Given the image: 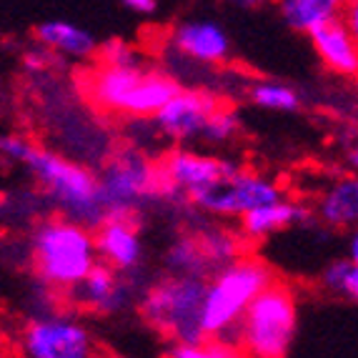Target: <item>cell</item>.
Masks as SVG:
<instances>
[{
	"label": "cell",
	"mask_w": 358,
	"mask_h": 358,
	"mask_svg": "<svg viewBox=\"0 0 358 358\" xmlns=\"http://www.w3.org/2000/svg\"><path fill=\"white\" fill-rule=\"evenodd\" d=\"M0 150L8 161L18 163L28 171L41 196L53 206L58 215H66L93 231L108 218L101 176L88 166L73 161L68 155H60L53 148L33 143L18 133L3 136Z\"/></svg>",
	"instance_id": "cell-1"
},
{
	"label": "cell",
	"mask_w": 358,
	"mask_h": 358,
	"mask_svg": "<svg viewBox=\"0 0 358 358\" xmlns=\"http://www.w3.org/2000/svg\"><path fill=\"white\" fill-rule=\"evenodd\" d=\"M25 245L30 268L50 291L73 293L101 263L93 228L58 213L38 218Z\"/></svg>",
	"instance_id": "cell-2"
},
{
	"label": "cell",
	"mask_w": 358,
	"mask_h": 358,
	"mask_svg": "<svg viewBox=\"0 0 358 358\" xmlns=\"http://www.w3.org/2000/svg\"><path fill=\"white\" fill-rule=\"evenodd\" d=\"M183 85L161 68H108L96 66L83 76V93L103 113L120 118L153 120Z\"/></svg>",
	"instance_id": "cell-3"
},
{
	"label": "cell",
	"mask_w": 358,
	"mask_h": 358,
	"mask_svg": "<svg viewBox=\"0 0 358 358\" xmlns=\"http://www.w3.org/2000/svg\"><path fill=\"white\" fill-rule=\"evenodd\" d=\"M206 278L161 273L148 281L138 296L136 310L145 326L171 343H196L206 341L203 303Z\"/></svg>",
	"instance_id": "cell-4"
},
{
	"label": "cell",
	"mask_w": 358,
	"mask_h": 358,
	"mask_svg": "<svg viewBox=\"0 0 358 358\" xmlns=\"http://www.w3.org/2000/svg\"><path fill=\"white\" fill-rule=\"evenodd\" d=\"M273 281L275 275L268 263L251 253L210 275L203 303L206 338L233 341L248 308Z\"/></svg>",
	"instance_id": "cell-5"
},
{
	"label": "cell",
	"mask_w": 358,
	"mask_h": 358,
	"mask_svg": "<svg viewBox=\"0 0 358 358\" xmlns=\"http://www.w3.org/2000/svg\"><path fill=\"white\" fill-rule=\"evenodd\" d=\"M299 293L291 283L273 281L248 308L233 341L245 358H288L299 334Z\"/></svg>",
	"instance_id": "cell-6"
},
{
	"label": "cell",
	"mask_w": 358,
	"mask_h": 358,
	"mask_svg": "<svg viewBox=\"0 0 358 358\" xmlns=\"http://www.w3.org/2000/svg\"><path fill=\"white\" fill-rule=\"evenodd\" d=\"M103 201L108 218L110 215H131L138 218L141 210L161 201H178L163 176L161 161L143 150L120 148L106 161L101 173Z\"/></svg>",
	"instance_id": "cell-7"
},
{
	"label": "cell",
	"mask_w": 358,
	"mask_h": 358,
	"mask_svg": "<svg viewBox=\"0 0 358 358\" xmlns=\"http://www.w3.org/2000/svg\"><path fill=\"white\" fill-rule=\"evenodd\" d=\"M18 358H96V338L73 310H45L25 318L15 336Z\"/></svg>",
	"instance_id": "cell-8"
},
{
	"label": "cell",
	"mask_w": 358,
	"mask_h": 358,
	"mask_svg": "<svg viewBox=\"0 0 358 358\" xmlns=\"http://www.w3.org/2000/svg\"><path fill=\"white\" fill-rule=\"evenodd\" d=\"M281 198H286L281 183L266 178L258 171L241 168L238 173L223 180L221 185L191 198L188 206H193L198 213L203 218H210V221H233V218L241 221L251 210L275 203Z\"/></svg>",
	"instance_id": "cell-9"
},
{
	"label": "cell",
	"mask_w": 358,
	"mask_h": 358,
	"mask_svg": "<svg viewBox=\"0 0 358 358\" xmlns=\"http://www.w3.org/2000/svg\"><path fill=\"white\" fill-rule=\"evenodd\" d=\"M163 176H166L171 191L178 201H191L201 193L221 185L231 176L241 171L236 161H228L221 155L196 150L191 145H176L161 158Z\"/></svg>",
	"instance_id": "cell-10"
},
{
	"label": "cell",
	"mask_w": 358,
	"mask_h": 358,
	"mask_svg": "<svg viewBox=\"0 0 358 358\" xmlns=\"http://www.w3.org/2000/svg\"><path fill=\"white\" fill-rule=\"evenodd\" d=\"M221 98L206 88H180V93L155 115V133L176 145H188L193 141H203L208 120L218 113Z\"/></svg>",
	"instance_id": "cell-11"
},
{
	"label": "cell",
	"mask_w": 358,
	"mask_h": 358,
	"mask_svg": "<svg viewBox=\"0 0 358 358\" xmlns=\"http://www.w3.org/2000/svg\"><path fill=\"white\" fill-rule=\"evenodd\" d=\"M141 291H143V286H138L133 275H123L98 263L71 296L73 303L96 313V316H115V313H123L133 303H138Z\"/></svg>",
	"instance_id": "cell-12"
},
{
	"label": "cell",
	"mask_w": 358,
	"mask_h": 358,
	"mask_svg": "<svg viewBox=\"0 0 358 358\" xmlns=\"http://www.w3.org/2000/svg\"><path fill=\"white\" fill-rule=\"evenodd\" d=\"M93 233H96V248L103 266L136 278V273L145 263V243L138 218L110 215Z\"/></svg>",
	"instance_id": "cell-13"
},
{
	"label": "cell",
	"mask_w": 358,
	"mask_h": 358,
	"mask_svg": "<svg viewBox=\"0 0 358 358\" xmlns=\"http://www.w3.org/2000/svg\"><path fill=\"white\" fill-rule=\"evenodd\" d=\"M171 48L198 66H218L231 55V36L218 20L185 18L168 33Z\"/></svg>",
	"instance_id": "cell-14"
},
{
	"label": "cell",
	"mask_w": 358,
	"mask_h": 358,
	"mask_svg": "<svg viewBox=\"0 0 358 358\" xmlns=\"http://www.w3.org/2000/svg\"><path fill=\"white\" fill-rule=\"evenodd\" d=\"M316 221L334 231H358V173H343L323 185L313 203Z\"/></svg>",
	"instance_id": "cell-15"
},
{
	"label": "cell",
	"mask_w": 358,
	"mask_h": 358,
	"mask_svg": "<svg viewBox=\"0 0 358 358\" xmlns=\"http://www.w3.org/2000/svg\"><path fill=\"white\" fill-rule=\"evenodd\" d=\"M313 208L303 201H293V198H281L275 203L261 206L251 210L238 221V231L245 236L248 243L266 241L275 233L291 231V228H303L313 221Z\"/></svg>",
	"instance_id": "cell-16"
},
{
	"label": "cell",
	"mask_w": 358,
	"mask_h": 358,
	"mask_svg": "<svg viewBox=\"0 0 358 358\" xmlns=\"http://www.w3.org/2000/svg\"><path fill=\"white\" fill-rule=\"evenodd\" d=\"M38 45L45 50H50L53 55L71 60H90L98 58L101 43L96 41V36L88 28L71 20H43L33 28Z\"/></svg>",
	"instance_id": "cell-17"
},
{
	"label": "cell",
	"mask_w": 358,
	"mask_h": 358,
	"mask_svg": "<svg viewBox=\"0 0 358 358\" xmlns=\"http://www.w3.org/2000/svg\"><path fill=\"white\" fill-rule=\"evenodd\" d=\"M308 38L318 60L331 73L343 78H358V43L348 33L343 20L341 18L331 20L323 28L313 30Z\"/></svg>",
	"instance_id": "cell-18"
},
{
	"label": "cell",
	"mask_w": 358,
	"mask_h": 358,
	"mask_svg": "<svg viewBox=\"0 0 358 358\" xmlns=\"http://www.w3.org/2000/svg\"><path fill=\"white\" fill-rule=\"evenodd\" d=\"M163 263H166V273L173 275H193V278H206V281L213 275L193 228H185L171 238L163 253Z\"/></svg>",
	"instance_id": "cell-19"
},
{
	"label": "cell",
	"mask_w": 358,
	"mask_h": 358,
	"mask_svg": "<svg viewBox=\"0 0 358 358\" xmlns=\"http://www.w3.org/2000/svg\"><path fill=\"white\" fill-rule=\"evenodd\" d=\"M278 13L288 28L310 36L313 30L341 18L343 3H336V0H283L278 6Z\"/></svg>",
	"instance_id": "cell-20"
},
{
	"label": "cell",
	"mask_w": 358,
	"mask_h": 358,
	"mask_svg": "<svg viewBox=\"0 0 358 358\" xmlns=\"http://www.w3.org/2000/svg\"><path fill=\"white\" fill-rule=\"evenodd\" d=\"M318 288L331 299L358 306V263L348 256L331 258L318 273Z\"/></svg>",
	"instance_id": "cell-21"
},
{
	"label": "cell",
	"mask_w": 358,
	"mask_h": 358,
	"mask_svg": "<svg viewBox=\"0 0 358 358\" xmlns=\"http://www.w3.org/2000/svg\"><path fill=\"white\" fill-rule=\"evenodd\" d=\"M248 101L263 110L273 113H293L301 108V93L283 80H256L248 88Z\"/></svg>",
	"instance_id": "cell-22"
},
{
	"label": "cell",
	"mask_w": 358,
	"mask_h": 358,
	"mask_svg": "<svg viewBox=\"0 0 358 358\" xmlns=\"http://www.w3.org/2000/svg\"><path fill=\"white\" fill-rule=\"evenodd\" d=\"M163 358H245L231 338H206L196 343H171Z\"/></svg>",
	"instance_id": "cell-23"
},
{
	"label": "cell",
	"mask_w": 358,
	"mask_h": 358,
	"mask_svg": "<svg viewBox=\"0 0 358 358\" xmlns=\"http://www.w3.org/2000/svg\"><path fill=\"white\" fill-rule=\"evenodd\" d=\"M241 133V115L236 108L221 106L218 113L208 120V128L203 133V143L206 145H226L231 141H236Z\"/></svg>",
	"instance_id": "cell-24"
},
{
	"label": "cell",
	"mask_w": 358,
	"mask_h": 358,
	"mask_svg": "<svg viewBox=\"0 0 358 358\" xmlns=\"http://www.w3.org/2000/svg\"><path fill=\"white\" fill-rule=\"evenodd\" d=\"M98 63L108 68H138L145 66L141 53H138L136 45H131L123 38H108L106 43H101V50H98Z\"/></svg>",
	"instance_id": "cell-25"
},
{
	"label": "cell",
	"mask_w": 358,
	"mask_h": 358,
	"mask_svg": "<svg viewBox=\"0 0 358 358\" xmlns=\"http://www.w3.org/2000/svg\"><path fill=\"white\" fill-rule=\"evenodd\" d=\"M20 63H23V71L30 73V76H41V73L50 71L55 63V55L50 53V50L45 48H30L23 53V58H20Z\"/></svg>",
	"instance_id": "cell-26"
},
{
	"label": "cell",
	"mask_w": 358,
	"mask_h": 358,
	"mask_svg": "<svg viewBox=\"0 0 358 358\" xmlns=\"http://www.w3.org/2000/svg\"><path fill=\"white\" fill-rule=\"evenodd\" d=\"M341 20L348 28L353 38L358 43V0H351V3H343V13H341Z\"/></svg>",
	"instance_id": "cell-27"
},
{
	"label": "cell",
	"mask_w": 358,
	"mask_h": 358,
	"mask_svg": "<svg viewBox=\"0 0 358 358\" xmlns=\"http://www.w3.org/2000/svg\"><path fill=\"white\" fill-rule=\"evenodd\" d=\"M120 6L126 8V10L136 13V15H153V13L161 8L155 0H123Z\"/></svg>",
	"instance_id": "cell-28"
},
{
	"label": "cell",
	"mask_w": 358,
	"mask_h": 358,
	"mask_svg": "<svg viewBox=\"0 0 358 358\" xmlns=\"http://www.w3.org/2000/svg\"><path fill=\"white\" fill-rule=\"evenodd\" d=\"M346 256L351 258L353 263H358V231L348 233V238H346Z\"/></svg>",
	"instance_id": "cell-29"
},
{
	"label": "cell",
	"mask_w": 358,
	"mask_h": 358,
	"mask_svg": "<svg viewBox=\"0 0 358 358\" xmlns=\"http://www.w3.org/2000/svg\"><path fill=\"white\" fill-rule=\"evenodd\" d=\"M348 163H351L353 173H358V148H353L351 153H348Z\"/></svg>",
	"instance_id": "cell-30"
}]
</instances>
